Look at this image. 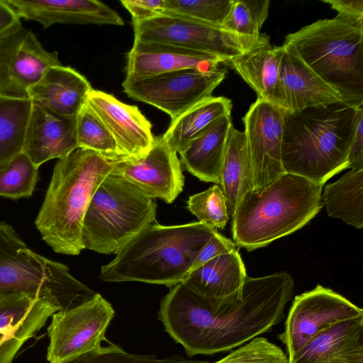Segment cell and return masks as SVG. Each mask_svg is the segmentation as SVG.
I'll use <instances>...</instances> for the list:
<instances>
[{"label":"cell","instance_id":"cell-41","mask_svg":"<svg viewBox=\"0 0 363 363\" xmlns=\"http://www.w3.org/2000/svg\"><path fill=\"white\" fill-rule=\"evenodd\" d=\"M337 11V14L363 25L362 0H323Z\"/></svg>","mask_w":363,"mask_h":363},{"label":"cell","instance_id":"cell-25","mask_svg":"<svg viewBox=\"0 0 363 363\" xmlns=\"http://www.w3.org/2000/svg\"><path fill=\"white\" fill-rule=\"evenodd\" d=\"M246 277L245 264L236 249L190 271L182 282L206 298L225 299L240 291Z\"/></svg>","mask_w":363,"mask_h":363},{"label":"cell","instance_id":"cell-29","mask_svg":"<svg viewBox=\"0 0 363 363\" xmlns=\"http://www.w3.org/2000/svg\"><path fill=\"white\" fill-rule=\"evenodd\" d=\"M328 216L357 229L363 227V169H351L338 180L327 184L321 194Z\"/></svg>","mask_w":363,"mask_h":363},{"label":"cell","instance_id":"cell-11","mask_svg":"<svg viewBox=\"0 0 363 363\" xmlns=\"http://www.w3.org/2000/svg\"><path fill=\"white\" fill-rule=\"evenodd\" d=\"M227 71L182 69L152 76L125 79L124 92L131 99L167 113L174 120L184 112L211 98L225 78Z\"/></svg>","mask_w":363,"mask_h":363},{"label":"cell","instance_id":"cell-33","mask_svg":"<svg viewBox=\"0 0 363 363\" xmlns=\"http://www.w3.org/2000/svg\"><path fill=\"white\" fill-rule=\"evenodd\" d=\"M269 0H233L222 28L238 35L259 38L267 18Z\"/></svg>","mask_w":363,"mask_h":363},{"label":"cell","instance_id":"cell-42","mask_svg":"<svg viewBox=\"0 0 363 363\" xmlns=\"http://www.w3.org/2000/svg\"><path fill=\"white\" fill-rule=\"evenodd\" d=\"M20 23V17L7 0H0V35Z\"/></svg>","mask_w":363,"mask_h":363},{"label":"cell","instance_id":"cell-36","mask_svg":"<svg viewBox=\"0 0 363 363\" xmlns=\"http://www.w3.org/2000/svg\"><path fill=\"white\" fill-rule=\"evenodd\" d=\"M65 363H208L204 361L174 355L158 358L155 355L134 354L110 343L107 347L81 355Z\"/></svg>","mask_w":363,"mask_h":363},{"label":"cell","instance_id":"cell-10","mask_svg":"<svg viewBox=\"0 0 363 363\" xmlns=\"http://www.w3.org/2000/svg\"><path fill=\"white\" fill-rule=\"evenodd\" d=\"M113 315L111 304L99 293L78 306L54 313L48 327V361L65 363L100 350L104 341L111 343L105 335Z\"/></svg>","mask_w":363,"mask_h":363},{"label":"cell","instance_id":"cell-9","mask_svg":"<svg viewBox=\"0 0 363 363\" xmlns=\"http://www.w3.org/2000/svg\"><path fill=\"white\" fill-rule=\"evenodd\" d=\"M132 23L134 41L184 48L216 57L224 64L269 38L265 34L259 38L245 37L220 27L165 13Z\"/></svg>","mask_w":363,"mask_h":363},{"label":"cell","instance_id":"cell-15","mask_svg":"<svg viewBox=\"0 0 363 363\" xmlns=\"http://www.w3.org/2000/svg\"><path fill=\"white\" fill-rule=\"evenodd\" d=\"M177 153L160 135L154 138L146 154L121 161L111 173L132 184L147 196L171 203L184 185Z\"/></svg>","mask_w":363,"mask_h":363},{"label":"cell","instance_id":"cell-39","mask_svg":"<svg viewBox=\"0 0 363 363\" xmlns=\"http://www.w3.org/2000/svg\"><path fill=\"white\" fill-rule=\"evenodd\" d=\"M121 3L130 13L133 22L148 20L164 12V0H122Z\"/></svg>","mask_w":363,"mask_h":363},{"label":"cell","instance_id":"cell-3","mask_svg":"<svg viewBox=\"0 0 363 363\" xmlns=\"http://www.w3.org/2000/svg\"><path fill=\"white\" fill-rule=\"evenodd\" d=\"M362 104L341 101L286 111L281 155L284 172L323 186L347 169L355 116Z\"/></svg>","mask_w":363,"mask_h":363},{"label":"cell","instance_id":"cell-22","mask_svg":"<svg viewBox=\"0 0 363 363\" xmlns=\"http://www.w3.org/2000/svg\"><path fill=\"white\" fill-rule=\"evenodd\" d=\"M93 90L88 79L74 68L50 67L28 91V97L55 115L76 119Z\"/></svg>","mask_w":363,"mask_h":363},{"label":"cell","instance_id":"cell-26","mask_svg":"<svg viewBox=\"0 0 363 363\" xmlns=\"http://www.w3.org/2000/svg\"><path fill=\"white\" fill-rule=\"evenodd\" d=\"M283 46L272 47L269 38L238 55L226 65L257 93V99L275 105V90L279 76Z\"/></svg>","mask_w":363,"mask_h":363},{"label":"cell","instance_id":"cell-24","mask_svg":"<svg viewBox=\"0 0 363 363\" xmlns=\"http://www.w3.org/2000/svg\"><path fill=\"white\" fill-rule=\"evenodd\" d=\"M230 114L211 123L179 152L185 169L200 180L219 185L227 138L232 125Z\"/></svg>","mask_w":363,"mask_h":363},{"label":"cell","instance_id":"cell-35","mask_svg":"<svg viewBox=\"0 0 363 363\" xmlns=\"http://www.w3.org/2000/svg\"><path fill=\"white\" fill-rule=\"evenodd\" d=\"M187 208L199 220L215 229H223L228 220L226 201L218 184L191 196Z\"/></svg>","mask_w":363,"mask_h":363},{"label":"cell","instance_id":"cell-18","mask_svg":"<svg viewBox=\"0 0 363 363\" xmlns=\"http://www.w3.org/2000/svg\"><path fill=\"white\" fill-rule=\"evenodd\" d=\"M86 104L108 129L123 155L139 157L149 151L155 138L152 125L137 106L125 104L111 94L94 89Z\"/></svg>","mask_w":363,"mask_h":363},{"label":"cell","instance_id":"cell-21","mask_svg":"<svg viewBox=\"0 0 363 363\" xmlns=\"http://www.w3.org/2000/svg\"><path fill=\"white\" fill-rule=\"evenodd\" d=\"M20 18L47 28L57 23L123 26L114 10L97 0H7Z\"/></svg>","mask_w":363,"mask_h":363},{"label":"cell","instance_id":"cell-38","mask_svg":"<svg viewBox=\"0 0 363 363\" xmlns=\"http://www.w3.org/2000/svg\"><path fill=\"white\" fill-rule=\"evenodd\" d=\"M236 245L216 231L201 249L190 271L224 253L236 250Z\"/></svg>","mask_w":363,"mask_h":363},{"label":"cell","instance_id":"cell-12","mask_svg":"<svg viewBox=\"0 0 363 363\" xmlns=\"http://www.w3.org/2000/svg\"><path fill=\"white\" fill-rule=\"evenodd\" d=\"M60 65L57 52L45 49L31 30L18 23L0 35V95L28 99V89Z\"/></svg>","mask_w":363,"mask_h":363},{"label":"cell","instance_id":"cell-2","mask_svg":"<svg viewBox=\"0 0 363 363\" xmlns=\"http://www.w3.org/2000/svg\"><path fill=\"white\" fill-rule=\"evenodd\" d=\"M128 157L77 147L58 159L35 221L43 240L55 252L77 255L84 249L83 220L91 198L116 165Z\"/></svg>","mask_w":363,"mask_h":363},{"label":"cell","instance_id":"cell-7","mask_svg":"<svg viewBox=\"0 0 363 363\" xmlns=\"http://www.w3.org/2000/svg\"><path fill=\"white\" fill-rule=\"evenodd\" d=\"M16 293L45 298L60 311L78 306L96 294L66 265L33 252L11 225L0 222V295Z\"/></svg>","mask_w":363,"mask_h":363},{"label":"cell","instance_id":"cell-28","mask_svg":"<svg viewBox=\"0 0 363 363\" xmlns=\"http://www.w3.org/2000/svg\"><path fill=\"white\" fill-rule=\"evenodd\" d=\"M232 107L230 99L223 96H211L172 120L162 137L179 153L192 139L215 121L224 115L230 114Z\"/></svg>","mask_w":363,"mask_h":363},{"label":"cell","instance_id":"cell-5","mask_svg":"<svg viewBox=\"0 0 363 363\" xmlns=\"http://www.w3.org/2000/svg\"><path fill=\"white\" fill-rule=\"evenodd\" d=\"M323 187L284 173L264 188L247 191L231 217L235 244L252 251L299 230L323 206Z\"/></svg>","mask_w":363,"mask_h":363},{"label":"cell","instance_id":"cell-1","mask_svg":"<svg viewBox=\"0 0 363 363\" xmlns=\"http://www.w3.org/2000/svg\"><path fill=\"white\" fill-rule=\"evenodd\" d=\"M294 288L286 272L247 276L240 291L213 299L180 282L162 299L158 318L187 355L213 354L241 346L278 324Z\"/></svg>","mask_w":363,"mask_h":363},{"label":"cell","instance_id":"cell-32","mask_svg":"<svg viewBox=\"0 0 363 363\" xmlns=\"http://www.w3.org/2000/svg\"><path fill=\"white\" fill-rule=\"evenodd\" d=\"M76 134L79 147L108 157L125 155L108 129L87 104L76 118Z\"/></svg>","mask_w":363,"mask_h":363},{"label":"cell","instance_id":"cell-14","mask_svg":"<svg viewBox=\"0 0 363 363\" xmlns=\"http://www.w3.org/2000/svg\"><path fill=\"white\" fill-rule=\"evenodd\" d=\"M286 111L257 99L243 117L252 169V190L259 191L283 174L281 142Z\"/></svg>","mask_w":363,"mask_h":363},{"label":"cell","instance_id":"cell-16","mask_svg":"<svg viewBox=\"0 0 363 363\" xmlns=\"http://www.w3.org/2000/svg\"><path fill=\"white\" fill-rule=\"evenodd\" d=\"M60 308L27 294L0 295V363H12L23 344L45 325Z\"/></svg>","mask_w":363,"mask_h":363},{"label":"cell","instance_id":"cell-8","mask_svg":"<svg viewBox=\"0 0 363 363\" xmlns=\"http://www.w3.org/2000/svg\"><path fill=\"white\" fill-rule=\"evenodd\" d=\"M157 204L138 188L110 173L94 194L82 226L84 249L116 254L156 221Z\"/></svg>","mask_w":363,"mask_h":363},{"label":"cell","instance_id":"cell-30","mask_svg":"<svg viewBox=\"0 0 363 363\" xmlns=\"http://www.w3.org/2000/svg\"><path fill=\"white\" fill-rule=\"evenodd\" d=\"M31 107L29 99L0 95V167L22 152Z\"/></svg>","mask_w":363,"mask_h":363},{"label":"cell","instance_id":"cell-23","mask_svg":"<svg viewBox=\"0 0 363 363\" xmlns=\"http://www.w3.org/2000/svg\"><path fill=\"white\" fill-rule=\"evenodd\" d=\"M289 363H363V316L320 331L289 359Z\"/></svg>","mask_w":363,"mask_h":363},{"label":"cell","instance_id":"cell-31","mask_svg":"<svg viewBox=\"0 0 363 363\" xmlns=\"http://www.w3.org/2000/svg\"><path fill=\"white\" fill-rule=\"evenodd\" d=\"M38 167L23 152L0 167V196L18 199L32 195Z\"/></svg>","mask_w":363,"mask_h":363},{"label":"cell","instance_id":"cell-13","mask_svg":"<svg viewBox=\"0 0 363 363\" xmlns=\"http://www.w3.org/2000/svg\"><path fill=\"white\" fill-rule=\"evenodd\" d=\"M363 316V310L333 290L317 285L296 296L279 336L291 358L311 339L336 323Z\"/></svg>","mask_w":363,"mask_h":363},{"label":"cell","instance_id":"cell-40","mask_svg":"<svg viewBox=\"0 0 363 363\" xmlns=\"http://www.w3.org/2000/svg\"><path fill=\"white\" fill-rule=\"evenodd\" d=\"M348 168L363 169V104L355 116L354 128L348 153Z\"/></svg>","mask_w":363,"mask_h":363},{"label":"cell","instance_id":"cell-34","mask_svg":"<svg viewBox=\"0 0 363 363\" xmlns=\"http://www.w3.org/2000/svg\"><path fill=\"white\" fill-rule=\"evenodd\" d=\"M233 0H164V12L222 28Z\"/></svg>","mask_w":363,"mask_h":363},{"label":"cell","instance_id":"cell-17","mask_svg":"<svg viewBox=\"0 0 363 363\" xmlns=\"http://www.w3.org/2000/svg\"><path fill=\"white\" fill-rule=\"evenodd\" d=\"M275 90V105L289 113L337 102L342 94L323 81L296 54L284 47Z\"/></svg>","mask_w":363,"mask_h":363},{"label":"cell","instance_id":"cell-4","mask_svg":"<svg viewBox=\"0 0 363 363\" xmlns=\"http://www.w3.org/2000/svg\"><path fill=\"white\" fill-rule=\"evenodd\" d=\"M217 231L201 222L151 224L101 267L105 282L139 281L172 287L182 282L201 249Z\"/></svg>","mask_w":363,"mask_h":363},{"label":"cell","instance_id":"cell-19","mask_svg":"<svg viewBox=\"0 0 363 363\" xmlns=\"http://www.w3.org/2000/svg\"><path fill=\"white\" fill-rule=\"evenodd\" d=\"M224 62L212 55L169 44L134 41L127 55L125 78L135 79L182 69L213 72Z\"/></svg>","mask_w":363,"mask_h":363},{"label":"cell","instance_id":"cell-20","mask_svg":"<svg viewBox=\"0 0 363 363\" xmlns=\"http://www.w3.org/2000/svg\"><path fill=\"white\" fill-rule=\"evenodd\" d=\"M77 147L76 119L62 118L32 102L22 150L32 162L39 167Z\"/></svg>","mask_w":363,"mask_h":363},{"label":"cell","instance_id":"cell-37","mask_svg":"<svg viewBox=\"0 0 363 363\" xmlns=\"http://www.w3.org/2000/svg\"><path fill=\"white\" fill-rule=\"evenodd\" d=\"M214 363H289V358L279 347L257 337Z\"/></svg>","mask_w":363,"mask_h":363},{"label":"cell","instance_id":"cell-6","mask_svg":"<svg viewBox=\"0 0 363 363\" xmlns=\"http://www.w3.org/2000/svg\"><path fill=\"white\" fill-rule=\"evenodd\" d=\"M296 54L349 104H363V25L340 15L289 33L282 45Z\"/></svg>","mask_w":363,"mask_h":363},{"label":"cell","instance_id":"cell-27","mask_svg":"<svg viewBox=\"0 0 363 363\" xmlns=\"http://www.w3.org/2000/svg\"><path fill=\"white\" fill-rule=\"evenodd\" d=\"M252 163L245 133L232 124L227 138L219 183L230 217L233 216L243 196L252 190Z\"/></svg>","mask_w":363,"mask_h":363}]
</instances>
